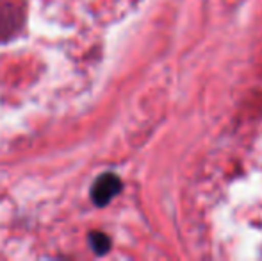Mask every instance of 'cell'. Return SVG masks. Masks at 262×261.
Wrapping results in <instances>:
<instances>
[{
    "label": "cell",
    "instance_id": "6da1fadb",
    "mask_svg": "<svg viewBox=\"0 0 262 261\" xmlns=\"http://www.w3.org/2000/svg\"><path fill=\"white\" fill-rule=\"evenodd\" d=\"M121 190V181L113 174H105L95 183L93 200L97 206H105Z\"/></svg>",
    "mask_w": 262,
    "mask_h": 261
},
{
    "label": "cell",
    "instance_id": "7a4b0ae2",
    "mask_svg": "<svg viewBox=\"0 0 262 261\" xmlns=\"http://www.w3.org/2000/svg\"><path fill=\"white\" fill-rule=\"evenodd\" d=\"M90 242H91V247H93V251L97 252V254H105L111 247L109 238L102 233H93L90 238Z\"/></svg>",
    "mask_w": 262,
    "mask_h": 261
}]
</instances>
